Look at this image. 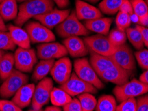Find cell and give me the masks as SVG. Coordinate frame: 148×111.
<instances>
[{
  "label": "cell",
  "mask_w": 148,
  "mask_h": 111,
  "mask_svg": "<svg viewBox=\"0 0 148 111\" xmlns=\"http://www.w3.org/2000/svg\"><path fill=\"white\" fill-rule=\"evenodd\" d=\"M55 3L52 0H29L20 4L19 13L15 23L22 26L30 19L46 14L54 9Z\"/></svg>",
  "instance_id": "cell-1"
},
{
  "label": "cell",
  "mask_w": 148,
  "mask_h": 111,
  "mask_svg": "<svg viewBox=\"0 0 148 111\" xmlns=\"http://www.w3.org/2000/svg\"><path fill=\"white\" fill-rule=\"evenodd\" d=\"M56 31L60 37L64 39L75 36H86L90 34V31L80 22L74 10L71 11L67 18L56 27Z\"/></svg>",
  "instance_id": "cell-2"
},
{
  "label": "cell",
  "mask_w": 148,
  "mask_h": 111,
  "mask_svg": "<svg viewBox=\"0 0 148 111\" xmlns=\"http://www.w3.org/2000/svg\"><path fill=\"white\" fill-rule=\"evenodd\" d=\"M147 93L148 84L137 79H133L122 85L116 86L114 89L115 97L119 103L132 98L140 97Z\"/></svg>",
  "instance_id": "cell-3"
},
{
  "label": "cell",
  "mask_w": 148,
  "mask_h": 111,
  "mask_svg": "<svg viewBox=\"0 0 148 111\" xmlns=\"http://www.w3.org/2000/svg\"><path fill=\"white\" fill-rule=\"evenodd\" d=\"M74 71L79 79L92 84L97 89L104 88V84L86 57L79 58L74 61Z\"/></svg>",
  "instance_id": "cell-4"
},
{
  "label": "cell",
  "mask_w": 148,
  "mask_h": 111,
  "mask_svg": "<svg viewBox=\"0 0 148 111\" xmlns=\"http://www.w3.org/2000/svg\"><path fill=\"white\" fill-rule=\"evenodd\" d=\"M28 81L29 77L26 74L14 69L0 86V96L3 99L13 97L19 89L27 84Z\"/></svg>",
  "instance_id": "cell-5"
},
{
  "label": "cell",
  "mask_w": 148,
  "mask_h": 111,
  "mask_svg": "<svg viewBox=\"0 0 148 111\" xmlns=\"http://www.w3.org/2000/svg\"><path fill=\"white\" fill-rule=\"evenodd\" d=\"M84 41L91 53L100 55H112L119 47L113 45L109 40L108 36L103 35L97 34L86 37L84 39Z\"/></svg>",
  "instance_id": "cell-6"
},
{
  "label": "cell",
  "mask_w": 148,
  "mask_h": 111,
  "mask_svg": "<svg viewBox=\"0 0 148 111\" xmlns=\"http://www.w3.org/2000/svg\"><path fill=\"white\" fill-rule=\"evenodd\" d=\"M53 89V82L51 78L45 77L41 80L35 88L32 101V108L39 110L48 104Z\"/></svg>",
  "instance_id": "cell-7"
},
{
  "label": "cell",
  "mask_w": 148,
  "mask_h": 111,
  "mask_svg": "<svg viewBox=\"0 0 148 111\" xmlns=\"http://www.w3.org/2000/svg\"><path fill=\"white\" fill-rule=\"evenodd\" d=\"M16 69L22 73H30L37 64L38 56L34 49L18 47L14 53Z\"/></svg>",
  "instance_id": "cell-8"
},
{
  "label": "cell",
  "mask_w": 148,
  "mask_h": 111,
  "mask_svg": "<svg viewBox=\"0 0 148 111\" xmlns=\"http://www.w3.org/2000/svg\"><path fill=\"white\" fill-rule=\"evenodd\" d=\"M25 29L33 43H45L56 41L55 35L51 29L38 21L28 22L25 26Z\"/></svg>",
  "instance_id": "cell-9"
},
{
  "label": "cell",
  "mask_w": 148,
  "mask_h": 111,
  "mask_svg": "<svg viewBox=\"0 0 148 111\" xmlns=\"http://www.w3.org/2000/svg\"><path fill=\"white\" fill-rule=\"evenodd\" d=\"M60 87L67 92L71 97L79 96L84 93L95 94L97 93V89L95 86L79 79L75 73V72L71 73L69 80L64 84L60 85Z\"/></svg>",
  "instance_id": "cell-10"
},
{
  "label": "cell",
  "mask_w": 148,
  "mask_h": 111,
  "mask_svg": "<svg viewBox=\"0 0 148 111\" xmlns=\"http://www.w3.org/2000/svg\"><path fill=\"white\" fill-rule=\"evenodd\" d=\"M36 53L41 60L60 59L68 54L64 45L56 42L41 43L37 47Z\"/></svg>",
  "instance_id": "cell-11"
},
{
  "label": "cell",
  "mask_w": 148,
  "mask_h": 111,
  "mask_svg": "<svg viewBox=\"0 0 148 111\" xmlns=\"http://www.w3.org/2000/svg\"><path fill=\"white\" fill-rule=\"evenodd\" d=\"M119 67L126 71H131L136 68L135 56L131 48L127 44H123L117 47L112 55L109 56Z\"/></svg>",
  "instance_id": "cell-12"
},
{
  "label": "cell",
  "mask_w": 148,
  "mask_h": 111,
  "mask_svg": "<svg viewBox=\"0 0 148 111\" xmlns=\"http://www.w3.org/2000/svg\"><path fill=\"white\" fill-rule=\"evenodd\" d=\"M72 64L70 59L67 57H64L55 61L50 74L53 79L62 85L70 78Z\"/></svg>",
  "instance_id": "cell-13"
},
{
  "label": "cell",
  "mask_w": 148,
  "mask_h": 111,
  "mask_svg": "<svg viewBox=\"0 0 148 111\" xmlns=\"http://www.w3.org/2000/svg\"><path fill=\"white\" fill-rule=\"evenodd\" d=\"M70 13L71 10L68 9L61 10V9L54 8L53 10L46 14L37 16L34 19H36L37 21L43 24L48 29H51L63 22Z\"/></svg>",
  "instance_id": "cell-14"
},
{
  "label": "cell",
  "mask_w": 148,
  "mask_h": 111,
  "mask_svg": "<svg viewBox=\"0 0 148 111\" xmlns=\"http://www.w3.org/2000/svg\"><path fill=\"white\" fill-rule=\"evenodd\" d=\"M63 45L66 47L67 53L72 57H84L90 52L84 41L79 37H70L64 39Z\"/></svg>",
  "instance_id": "cell-15"
},
{
  "label": "cell",
  "mask_w": 148,
  "mask_h": 111,
  "mask_svg": "<svg viewBox=\"0 0 148 111\" xmlns=\"http://www.w3.org/2000/svg\"><path fill=\"white\" fill-rule=\"evenodd\" d=\"M75 14L79 20L90 21L103 16L98 8L83 0H75Z\"/></svg>",
  "instance_id": "cell-16"
},
{
  "label": "cell",
  "mask_w": 148,
  "mask_h": 111,
  "mask_svg": "<svg viewBox=\"0 0 148 111\" xmlns=\"http://www.w3.org/2000/svg\"><path fill=\"white\" fill-rule=\"evenodd\" d=\"M130 75L131 71H126L117 65L114 68L103 72L99 77L104 81L112 82L117 84V86H119L129 81Z\"/></svg>",
  "instance_id": "cell-17"
},
{
  "label": "cell",
  "mask_w": 148,
  "mask_h": 111,
  "mask_svg": "<svg viewBox=\"0 0 148 111\" xmlns=\"http://www.w3.org/2000/svg\"><path fill=\"white\" fill-rule=\"evenodd\" d=\"M35 88L34 83L25 84L14 95L12 101L22 109L26 108L32 103Z\"/></svg>",
  "instance_id": "cell-18"
},
{
  "label": "cell",
  "mask_w": 148,
  "mask_h": 111,
  "mask_svg": "<svg viewBox=\"0 0 148 111\" xmlns=\"http://www.w3.org/2000/svg\"><path fill=\"white\" fill-rule=\"evenodd\" d=\"M90 63L98 76L117 65L109 56L100 55L94 53H91Z\"/></svg>",
  "instance_id": "cell-19"
},
{
  "label": "cell",
  "mask_w": 148,
  "mask_h": 111,
  "mask_svg": "<svg viewBox=\"0 0 148 111\" xmlns=\"http://www.w3.org/2000/svg\"><path fill=\"white\" fill-rule=\"evenodd\" d=\"M8 31L16 46L23 49L31 48V40L25 29H22L17 25H9Z\"/></svg>",
  "instance_id": "cell-20"
},
{
  "label": "cell",
  "mask_w": 148,
  "mask_h": 111,
  "mask_svg": "<svg viewBox=\"0 0 148 111\" xmlns=\"http://www.w3.org/2000/svg\"><path fill=\"white\" fill-rule=\"evenodd\" d=\"M113 19L110 17H99L93 20L86 21L84 25L90 31L107 36L110 31Z\"/></svg>",
  "instance_id": "cell-21"
},
{
  "label": "cell",
  "mask_w": 148,
  "mask_h": 111,
  "mask_svg": "<svg viewBox=\"0 0 148 111\" xmlns=\"http://www.w3.org/2000/svg\"><path fill=\"white\" fill-rule=\"evenodd\" d=\"M18 13L17 0H4L0 3V15L5 21L15 20Z\"/></svg>",
  "instance_id": "cell-22"
},
{
  "label": "cell",
  "mask_w": 148,
  "mask_h": 111,
  "mask_svg": "<svg viewBox=\"0 0 148 111\" xmlns=\"http://www.w3.org/2000/svg\"><path fill=\"white\" fill-rule=\"evenodd\" d=\"M54 63L55 61L53 59L41 60L38 62L34 69L32 77V80L34 82H38L46 77V76L51 72Z\"/></svg>",
  "instance_id": "cell-23"
},
{
  "label": "cell",
  "mask_w": 148,
  "mask_h": 111,
  "mask_svg": "<svg viewBox=\"0 0 148 111\" xmlns=\"http://www.w3.org/2000/svg\"><path fill=\"white\" fill-rule=\"evenodd\" d=\"M131 2L133 12L139 18L138 25H148V6L144 0H130Z\"/></svg>",
  "instance_id": "cell-24"
},
{
  "label": "cell",
  "mask_w": 148,
  "mask_h": 111,
  "mask_svg": "<svg viewBox=\"0 0 148 111\" xmlns=\"http://www.w3.org/2000/svg\"><path fill=\"white\" fill-rule=\"evenodd\" d=\"M15 59L12 53H5L0 61V79L4 80L14 71Z\"/></svg>",
  "instance_id": "cell-25"
},
{
  "label": "cell",
  "mask_w": 148,
  "mask_h": 111,
  "mask_svg": "<svg viewBox=\"0 0 148 111\" xmlns=\"http://www.w3.org/2000/svg\"><path fill=\"white\" fill-rule=\"evenodd\" d=\"M71 100H72L71 96L60 87L53 88L51 93L50 101L53 106H59V107L64 106Z\"/></svg>",
  "instance_id": "cell-26"
},
{
  "label": "cell",
  "mask_w": 148,
  "mask_h": 111,
  "mask_svg": "<svg viewBox=\"0 0 148 111\" xmlns=\"http://www.w3.org/2000/svg\"><path fill=\"white\" fill-rule=\"evenodd\" d=\"M126 0H102L99 4V10L101 13L109 16L117 14L121 5Z\"/></svg>",
  "instance_id": "cell-27"
},
{
  "label": "cell",
  "mask_w": 148,
  "mask_h": 111,
  "mask_svg": "<svg viewBox=\"0 0 148 111\" xmlns=\"http://www.w3.org/2000/svg\"><path fill=\"white\" fill-rule=\"evenodd\" d=\"M117 102L114 97L106 95L99 97L95 111H116Z\"/></svg>",
  "instance_id": "cell-28"
},
{
  "label": "cell",
  "mask_w": 148,
  "mask_h": 111,
  "mask_svg": "<svg viewBox=\"0 0 148 111\" xmlns=\"http://www.w3.org/2000/svg\"><path fill=\"white\" fill-rule=\"evenodd\" d=\"M127 38L130 42L137 50L142 49L144 47V43L141 32L136 27H129L125 30Z\"/></svg>",
  "instance_id": "cell-29"
},
{
  "label": "cell",
  "mask_w": 148,
  "mask_h": 111,
  "mask_svg": "<svg viewBox=\"0 0 148 111\" xmlns=\"http://www.w3.org/2000/svg\"><path fill=\"white\" fill-rule=\"evenodd\" d=\"M82 111H93L97 105V100L91 93H84L78 96Z\"/></svg>",
  "instance_id": "cell-30"
},
{
  "label": "cell",
  "mask_w": 148,
  "mask_h": 111,
  "mask_svg": "<svg viewBox=\"0 0 148 111\" xmlns=\"http://www.w3.org/2000/svg\"><path fill=\"white\" fill-rule=\"evenodd\" d=\"M108 37L110 42L117 47L125 44L127 40L125 31H121L117 28L111 30L108 35Z\"/></svg>",
  "instance_id": "cell-31"
},
{
  "label": "cell",
  "mask_w": 148,
  "mask_h": 111,
  "mask_svg": "<svg viewBox=\"0 0 148 111\" xmlns=\"http://www.w3.org/2000/svg\"><path fill=\"white\" fill-rule=\"evenodd\" d=\"M16 45L8 31H0V50L14 51Z\"/></svg>",
  "instance_id": "cell-32"
},
{
  "label": "cell",
  "mask_w": 148,
  "mask_h": 111,
  "mask_svg": "<svg viewBox=\"0 0 148 111\" xmlns=\"http://www.w3.org/2000/svg\"><path fill=\"white\" fill-rule=\"evenodd\" d=\"M115 23L117 29L125 31V30L131 25V16L129 14L119 12L115 18Z\"/></svg>",
  "instance_id": "cell-33"
},
{
  "label": "cell",
  "mask_w": 148,
  "mask_h": 111,
  "mask_svg": "<svg viewBox=\"0 0 148 111\" xmlns=\"http://www.w3.org/2000/svg\"><path fill=\"white\" fill-rule=\"evenodd\" d=\"M135 58L141 69L148 70V49H142L136 51Z\"/></svg>",
  "instance_id": "cell-34"
},
{
  "label": "cell",
  "mask_w": 148,
  "mask_h": 111,
  "mask_svg": "<svg viewBox=\"0 0 148 111\" xmlns=\"http://www.w3.org/2000/svg\"><path fill=\"white\" fill-rule=\"evenodd\" d=\"M116 111H137V101L135 98H132L121 102L117 106Z\"/></svg>",
  "instance_id": "cell-35"
},
{
  "label": "cell",
  "mask_w": 148,
  "mask_h": 111,
  "mask_svg": "<svg viewBox=\"0 0 148 111\" xmlns=\"http://www.w3.org/2000/svg\"><path fill=\"white\" fill-rule=\"evenodd\" d=\"M0 111H23V110L12 101L0 100Z\"/></svg>",
  "instance_id": "cell-36"
},
{
  "label": "cell",
  "mask_w": 148,
  "mask_h": 111,
  "mask_svg": "<svg viewBox=\"0 0 148 111\" xmlns=\"http://www.w3.org/2000/svg\"><path fill=\"white\" fill-rule=\"evenodd\" d=\"M137 101V111H148V94L138 97Z\"/></svg>",
  "instance_id": "cell-37"
},
{
  "label": "cell",
  "mask_w": 148,
  "mask_h": 111,
  "mask_svg": "<svg viewBox=\"0 0 148 111\" xmlns=\"http://www.w3.org/2000/svg\"><path fill=\"white\" fill-rule=\"evenodd\" d=\"M64 111H82V106L79 100L74 98L69 103L63 106Z\"/></svg>",
  "instance_id": "cell-38"
},
{
  "label": "cell",
  "mask_w": 148,
  "mask_h": 111,
  "mask_svg": "<svg viewBox=\"0 0 148 111\" xmlns=\"http://www.w3.org/2000/svg\"><path fill=\"white\" fill-rule=\"evenodd\" d=\"M119 12L129 14L130 16H132V15L134 14L132 3H131V2H130V0H126V1L123 2V3H122V5H121L120 8H119Z\"/></svg>",
  "instance_id": "cell-39"
},
{
  "label": "cell",
  "mask_w": 148,
  "mask_h": 111,
  "mask_svg": "<svg viewBox=\"0 0 148 111\" xmlns=\"http://www.w3.org/2000/svg\"><path fill=\"white\" fill-rule=\"evenodd\" d=\"M136 27L138 28L141 32L143 40V43H144V46L148 48V28L140 25H136Z\"/></svg>",
  "instance_id": "cell-40"
},
{
  "label": "cell",
  "mask_w": 148,
  "mask_h": 111,
  "mask_svg": "<svg viewBox=\"0 0 148 111\" xmlns=\"http://www.w3.org/2000/svg\"><path fill=\"white\" fill-rule=\"evenodd\" d=\"M61 10H65L69 5V0H52Z\"/></svg>",
  "instance_id": "cell-41"
},
{
  "label": "cell",
  "mask_w": 148,
  "mask_h": 111,
  "mask_svg": "<svg viewBox=\"0 0 148 111\" xmlns=\"http://www.w3.org/2000/svg\"><path fill=\"white\" fill-rule=\"evenodd\" d=\"M140 80L143 82H145V83L148 84V70L145 71L141 74L140 77Z\"/></svg>",
  "instance_id": "cell-42"
},
{
  "label": "cell",
  "mask_w": 148,
  "mask_h": 111,
  "mask_svg": "<svg viewBox=\"0 0 148 111\" xmlns=\"http://www.w3.org/2000/svg\"><path fill=\"white\" fill-rule=\"evenodd\" d=\"M0 31H8V27L5 25V21L0 15Z\"/></svg>",
  "instance_id": "cell-43"
},
{
  "label": "cell",
  "mask_w": 148,
  "mask_h": 111,
  "mask_svg": "<svg viewBox=\"0 0 148 111\" xmlns=\"http://www.w3.org/2000/svg\"><path fill=\"white\" fill-rule=\"evenodd\" d=\"M43 111H62V109L59 106H50L45 108V109Z\"/></svg>",
  "instance_id": "cell-44"
},
{
  "label": "cell",
  "mask_w": 148,
  "mask_h": 111,
  "mask_svg": "<svg viewBox=\"0 0 148 111\" xmlns=\"http://www.w3.org/2000/svg\"><path fill=\"white\" fill-rule=\"evenodd\" d=\"M85 1H88V2H90V3H97V2L99 1L100 0H84Z\"/></svg>",
  "instance_id": "cell-45"
},
{
  "label": "cell",
  "mask_w": 148,
  "mask_h": 111,
  "mask_svg": "<svg viewBox=\"0 0 148 111\" xmlns=\"http://www.w3.org/2000/svg\"><path fill=\"white\" fill-rule=\"evenodd\" d=\"M5 51H2V50H0V61H1L2 57H3V56L5 55Z\"/></svg>",
  "instance_id": "cell-46"
},
{
  "label": "cell",
  "mask_w": 148,
  "mask_h": 111,
  "mask_svg": "<svg viewBox=\"0 0 148 111\" xmlns=\"http://www.w3.org/2000/svg\"><path fill=\"white\" fill-rule=\"evenodd\" d=\"M27 1H29V0H17V1L19 2V3H23V2Z\"/></svg>",
  "instance_id": "cell-47"
},
{
  "label": "cell",
  "mask_w": 148,
  "mask_h": 111,
  "mask_svg": "<svg viewBox=\"0 0 148 111\" xmlns=\"http://www.w3.org/2000/svg\"><path fill=\"white\" fill-rule=\"evenodd\" d=\"M28 111H43V110L42 108H41V109H39V110H35V109H33V108H32V109L28 110Z\"/></svg>",
  "instance_id": "cell-48"
},
{
  "label": "cell",
  "mask_w": 148,
  "mask_h": 111,
  "mask_svg": "<svg viewBox=\"0 0 148 111\" xmlns=\"http://www.w3.org/2000/svg\"><path fill=\"white\" fill-rule=\"evenodd\" d=\"M145 3H147V5L148 6V0H145Z\"/></svg>",
  "instance_id": "cell-49"
},
{
  "label": "cell",
  "mask_w": 148,
  "mask_h": 111,
  "mask_svg": "<svg viewBox=\"0 0 148 111\" xmlns=\"http://www.w3.org/2000/svg\"><path fill=\"white\" fill-rule=\"evenodd\" d=\"M3 1H4V0H0V3H1V2Z\"/></svg>",
  "instance_id": "cell-50"
}]
</instances>
